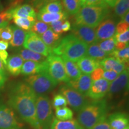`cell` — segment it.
Here are the masks:
<instances>
[{"mask_svg":"<svg viewBox=\"0 0 129 129\" xmlns=\"http://www.w3.org/2000/svg\"><path fill=\"white\" fill-rule=\"evenodd\" d=\"M37 97L26 83L19 82L10 90L8 104L34 129H40L36 115Z\"/></svg>","mask_w":129,"mask_h":129,"instance_id":"obj_1","label":"cell"},{"mask_svg":"<svg viewBox=\"0 0 129 129\" xmlns=\"http://www.w3.org/2000/svg\"><path fill=\"white\" fill-rule=\"evenodd\" d=\"M88 45L73 34H69L61 39L59 43L51 50L56 55L64 57L74 62L87 55Z\"/></svg>","mask_w":129,"mask_h":129,"instance_id":"obj_2","label":"cell"},{"mask_svg":"<svg viewBox=\"0 0 129 129\" xmlns=\"http://www.w3.org/2000/svg\"><path fill=\"white\" fill-rule=\"evenodd\" d=\"M107 103L105 100H96L88 102L78 111L77 121L84 129H90L98 122L106 118Z\"/></svg>","mask_w":129,"mask_h":129,"instance_id":"obj_3","label":"cell"},{"mask_svg":"<svg viewBox=\"0 0 129 129\" xmlns=\"http://www.w3.org/2000/svg\"><path fill=\"white\" fill-rule=\"evenodd\" d=\"M109 13L108 7L83 6L74 14V24L96 28L108 17Z\"/></svg>","mask_w":129,"mask_h":129,"instance_id":"obj_4","label":"cell"},{"mask_svg":"<svg viewBox=\"0 0 129 129\" xmlns=\"http://www.w3.org/2000/svg\"><path fill=\"white\" fill-rule=\"evenodd\" d=\"M25 81L37 96L50 92L58 84L46 72L29 75L25 79Z\"/></svg>","mask_w":129,"mask_h":129,"instance_id":"obj_5","label":"cell"},{"mask_svg":"<svg viewBox=\"0 0 129 129\" xmlns=\"http://www.w3.org/2000/svg\"><path fill=\"white\" fill-rule=\"evenodd\" d=\"M36 115L40 129H50L54 117L50 99L46 95H38L36 99Z\"/></svg>","mask_w":129,"mask_h":129,"instance_id":"obj_6","label":"cell"},{"mask_svg":"<svg viewBox=\"0 0 129 129\" xmlns=\"http://www.w3.org/2000/svg\"><path fill=\"white\" fill-rule=\"evenodd\" d=\"M46 63V72L53 80L58 83L60 82L68 83L69 81V80L66 74L63 63L60 56L51 53L47 57Z\"/></svg>","mask_w":129,"mask_h":129,"instance_id":"obj_7","label":"cell"},{"mask_svg":"<svg viewBox=\"0 0 129 129\" xmlns=\"http://www.w3.org/2000/svg\"><path fill=\"white\" fill-rule=\"evenodd\" d=\"M60 93L66 98L68 105L75 111H80L88 103L86 96L75 91L67 85L61 87Z\"/></svg>","mask_w":129,"mask_h":129,"instance_id":"obj_8","label":"cell"},{"mask_svg":"<svg viewBox=\"0 0 129 129\" xmlns=\"http://www.w3.org/2000/svg\"><path fill=\"white\" fill-rule=\"evenodd\" d=\"M0 129H23L14 111L3 104H0Z\"/></svg>","mask_w":129,"mask_h":129,"instance_id":"obj_9","label":"cell"},{"mask_svg":"<svg viewBox=\"0 0 129 129\" xmlns=\"http://www.w3.org/2000/svg\"><path fill=\"white\" fill-rule=\"evenodd\" d=\"M23 45L25 48L34 51L46 57L51 53V50L44 44L41 38L38 35L30 31L27 32Z\"/></svg>","mask_w":129,"mask_h":129,"instance_id":"obj_10","label":"cell"},{"mask_svg":"<svg viewBox=\"0 0 129 129\" xmlns=\"http://www.w3.org/2000/svg\"><path fill=\"white\" fill-rule=\"evenodd\" d=\"M95 29L96 28L87 26L75 24H73L71 29L72 34L87 45L98 43V40L97 39Z\"/></svg>","mask_w":129,"mask_h":129,"instance_id":"obj_11","label":"cell"},{"mask_svg":"<svg viewBox=\"0 0 129 129\" xmlns=\"http://www.w3.org/2000/svg\"><path fill=\"white\" fill-rule=\"evenodd\" d=\"M98 41H104L114 37L116 33V23L112 19L104 20L95 29Z\"/></svg>","mask_w":129,"mask_h":129,"instance_id":"obj_12","label":"cell"},{"mask_svg":"<svg viewBox=\"0 0 129 129\" xmlns=\"http://www.w3.org/2000/svg\"><path fill=\"white\" fill-rule=\"evenodd\" d=\"M110 83L104 78L92 81L86 96L91 99L101 100L107 94Z\"/></svg>","mask_w":129,"mask_h":129,"instance_id":"obj_13","label":"cell"},{"mask_svg":"<svg viewBox=\"0 0 129 129\" xmlns=\"http://www.w3.org/2000/svg\"><path fill=\"white\" fill-rule=\"evenodd\" d=\"M128 69H125L118 74L117 78L111 82L107 94L109 96L115 95L127 89L128 85Z\"/></svg>","mask_w":129,"mask_h":129,"instance_id":"obj_14","label":"cell"},{"mask_svg":"<svg viewBox=\"0 0 129 129\" xmlns=\"http://www.w3.org/2000/svg\"><path fill=\"white\" fill-rule=\"evenodd\" d=\"M91 83L92 81L90 77V75L81 74L78 78L74 80H69L67 83L66 85L72 89L75 90V91L86 96Z\"/></svg>","mask_w":129,"mask_h":129,"instance_id":"obj_15","label":"cell"},{"mask_svg":"<svg viewBox=\"0 0 129 129\" xmlns=\"http://www.w3.org/2000/svg\"><path fill=\"white\" fill-rule=\"evenodd\" d=\"M9 12L12 18L22 17L28 19L32 22H35L37 19V13L35 9L29 4H23L10 9Z\"/></svg>","mask_w":129,"mask_h":129,"instance_id":"obj_16","label":"cell"},{"mask_svg":"<svg viewBox=\"0 0 129 129\" xmlns=\"http://www.w3.org/2000/svg\"><path fill=\"white\" fill-rule=\"evenodd\" d=\"M100 67L104 71L112 70L118 74H120L127 69V68H128V64L119 62L115 58L109 56L100 62Z\"/></svg>","mask_w":129,"mask_h":129,"instance_id":"obj_17","label":"cell"},{"mask_svg":"<svg viewBox=\"0 0 129 129\" xmlns=\"http://www.w3.org/2000/svg\"><path fill=\"white\" fill-rule=\"evenodd\" d=\"M46 61L43 62H36L33 61H26L23 63L21 72L24 75H35L46 72Z\"/></svg>","mask_w":129,"mask_h":129,"instance_id":"obj_18","label":"cell"},{"mask_svg":"<svg viewBox=\"0 0 129 129\" xmlns=\"http://www.w3.org/2000/svg\"><path fill=\"white\" fill-rule=\"evenodd\" d=\"M108 121L112 129H125L129 127L128 116L123 112L114 113L109 116Z\"/></svg>","mask_w":129,"mask_h":129,"instance_id":"obj_19","label":"cell"},{"mask_svg":"<svg viewBox=\"0 0 129 129\" xmlns=\"http://www.w3.org/2000/svg\"><path fill=\"white\" fill-rule=\"evenodd\" d=\"M81 72L90 75L94 69L100 67V62L85 56L77 63Z\"/></svg>","mask_w":129,"mask_h":129,"instance_id":"obj_20","label":"cell"},{"mask_svg":"<svg viewBox=\"0 0 129 129\" xmlns=\"http://www.w3.org/2000/svg\"><path fill=\"white\" fill-rule=\"evenodd\" d=\"M23 60L19 54L11 56L7 59L6 68L7 71L14 76H17L21 72Z\"/></svg>","mask_w":129,"mask_h":129,"instance_id":"obj_21","label":"cell"},{"mask_svg":"<svg viewBox=\"0 0 129 129\" xmlns=\"http://www.w3.org/2000/svg\"><path fill=\"white\" fill-rule=\"evenodd\" d=\"M50 129H84L76 120L61 121L53 118Z\"/></svg>","mask_w":129,"mask_h":129,"instance_id":"obj_22","label":"cell"},{"mask_svg":"<svg viewBox=\"0 0 129 129\" xmlns=\"http://www.w3.org/2000/svg\"><path fill=\"white\" fill-rule=\"evenodd\" d=\"M69 14L65 11L57 13H38L37 14V20H41L46 23H51L57 20H67Z\"/></svg>","mask_w":129,"mask_h":129,"instance_id":"obj_23","label":"cell"},{"mask_svg":"<svg viewBox=\"0 0 129 129\" xmlns=\"http://www.w3.org/2000/svg\"><path fill=\"white\" fill-rule=\"evenodd\" d=\"M39 37L41 38L44 44L50 48L51 50L59 44L62 39L60 34L53 32L50 28L48 29L47 31Z\"/></svg>","mask_w":129,"mask_h":129,"instance_id":"obj_24","label":"cell"},{"mask_svg":"<svg viewBox=\"0 0 129 129\" xmlns=\"http://www.w3.org/2000/svg\"><path fill=\"white\" fill-rule=\"evenodd\" d=\"M60 57L62 59L66 74L69 80H74L78 78L81 74V72L76 63L69 60L64 57Z\"/></svg>","mask_w":129,"mask_h":129,"instance_id":"obj_25","label":"cell"},{"mask_svg":"<svg viewBox=\"0 0 129 129\" xmlns=\"http://www.w3.org/2000/svg\"><path fill=\"white\" fill-rule=\"evenodd\" d=\"M13 30V37L10 41V44L13 47H20L23 44L27 32L22 29L12 26Z\"/></svg>","mask_w":129,"mask_h":129,"instance_id":"obj_26","label":"cell"},{"mask_svg":"<svg viewBox=\"0 0 129 129\" xmlns=\"http://www.w3.org/2000/svg\"><path fill=\"white\" fill-rule=\"evenodd\" d=\"M19 55L23 60L33 61L36 62H43L46 60L47 57L45 56L32 51L26 48L20 49L18 51Z\"/></svg>","mask_w":129,"mask_h":129,"instance_id":"obj_27","label":"cell"},{"mask_svg":"<svg viewBox=\"0 0 129 129\" xmlns=\"http://www.w3.org/2000/svg\"><path fill=\"white\" fill-rule=\"evenodd\" d=\"M87 55L88 57L94 59L95 60L101 62L106 57H108V54L104 52L101 48L99 47L98 43L90 44L88 46L87 51ZM86 55V56H87Z\"/></svg>","mask_w":129,"mask_h":129,"instance_id":"obj_28","label":"cell"},{"mask_svg":"<svg viewBox=\"0 0 129 129\" xmlns=\"http://www.w3.org/2000/svg\"><path fill=\"white\" fill-rule=\"evenodd\" d=\"M62 4L68 14L74 15L81 7L80 0H62Z\"/></svg>","mask_w":129,"mask_h":129,"instance_id":"obj_29","label":"cell"},{"mask_svg":"<svg viewBox=\"0 0 129 129\" xmlns=\"http://www.w3.org/2000/svg\"><path fill=\"white\" fill-rule=\"evenodd\" d=\"M63 11V7L60 1H56L49 3L42 7L38 13H57Z\"/></svg>","mask_w":129,"mask_h":129,"instance_id":"obj_30","label":"cell"},{"mask_svg":"<svg viewBox=\"0 0 129 129\" xmlns=\"http://www.w3.org/2000/svg\"><path fill=\"white\" fill-rule=\"evenodd\" d=\"M129 0H118L114 6V12L116 15L122 18L128 12Z\"/></svg>","mask_w":129,"mask_h":129,"instance_id":"obj_31","label":"cell"},{"mask_svg":"<svg viewBox=\"0 0 129 129\" xmlns=\"http://www.w3.org/2000/svg\"><path fill=\"white\" fill-rule=\"evenodd\" d=\"M97 43L99 45V47L108 55L116 50L115 40L114 37H112L104 41H98Z\"/></svg>","mask_w":129,"mask_h":129,"instance_id":"obj_32","label":"cell"},{"mask_svg":"<svg viewBox=\"0 0 129 129\" xmlns=\"http://www.w3.org/2000/svg\"><path fill=\"white\" fill-rule=\"evenodd\" d=\"M109 56L115 58L119 62L128 64L129 59V47H127L126 48L120 50H115Z\"/></svg>","mask_w":129,"mask_h":129,"instance_id":"obj_33","label":"cell"},{"mask_svg":"<svg viewBox=\"0 0 129 129\" xmlns=\"http://www.w3.org/2000/svg\"><path fill=\"white\" fill-rule=\"evenodd\" d=\"M55 115L56 118L59 120L66 121L72 119L74 114L71 109L65 106L56 109Z\"/></svg>","mask_w":129,"mask_h":129,"instance_id":"obj_34","label":"cell"},{"mask_svg":"<svg viewBox=\"0 0 129 129\" xmlns=\"http://www.w3.org/2000/svg\"><path fill=\"white\" fill-rule=\"evenodd\" d=\"M49 28L50 26L48 24L44 23L41 20H36L32 25L29 31L33 32L38 36H40Z\"/></svg>","mask_w":129,"mask_h":129,"instance_id":"obj_35","label":"cell"},{"mask_svg":"<svg viewBox=\"0 0 129 129\" xmlns=\"http://www.w3.org/2000/svg\"><path fill=\"white\" fill-rule=\"evenodd\" d=\"M13 22L16 26L24 30H30L32 25L34 22H32L28 19L22 17H14Z\"/></svg>","mask_w":129,"mask_h":129,"instance_id":"obj_36","label":"cell"},{"mask_svg":"<svg viewBox=\"0 0 129 129\" xmlns=\"http://www.w3.org/2000/svg\"><path fill=\"white\" fill-rule=\"evenodd\" d=\"M68 105L67 99L62 94L59 93L54 96L53 99V106L54 109L65 107Z\"/></svg>","mask_w":129,"mask_h":129,"instance_id":"obj_37","label":"cell"},{"mask_svg":"<svg viewBox=\"0 0 129 129\" xmlns=\"http://www.w3.org/2000/svg\"><path fill=\"white\" fill-rule=\"evenodd\" d=\"M13 37V30L12 26H7L1 30L0 33V38L5 41H10Z\"/></svg>","mask_w":129,"mask_h":129,"instance_id":"obj_38","label":"cell"},{"mask_svg":"<svg viewBox=\"0 0 129 129\" xmlns=\"http://www.w3.org/2000/svg\"><path fill=\"white\" fill-rule=\"evenodd\" d=\"M12 19L9 10L1 12L0 13V28H5L9 25V21Z\"/></svg>","mask_w":129,"mask_h":129,"instance_id":"obj_39","label":"cell"},{"mask_svg":"<svg viewBox=\"0 0 129 129\" xmlns=\"http://www.w3.org/2000/svg\"><path fill=\"white\" fill-rule=\"evenodd\" d=\"M116 42L128 44L129 41V30L120 34H115L114 35Z\"/></svg>","mask_w":129,"mask_h":129,"instance_id":"obj_40","label":"cell"},{"mask_svg":"<svg viewBox=\"0 0 129 129\" xmlns=\"http://www.w3.org/2000/svg\"><path fill=\"white\" fill-rule=\"evenodd\" d=\"M81 7L83 6H105L108 7L102 0H80Z\"/></svg>","mask_w":129,"mask_h":129,"instance_id":"obj_41","label":"cell"},{"mask_svg":"<svg viewBox=\"0 0 129 129\" xmlns=\"http://www.w3.org/2000/svg\"><path fill=\"white\" fill-rule=\"evenodd\" d=\"M56 1H59V0H30V2L32 3L34 9L39 11L40 9L44 5Z\"/></svg>","mask_w":129,"mask_h":129,"instance_id":"obj_42","label":"cell"},{"mask_svg":"<svg viewBox=\"0 0 129 129\" xmlns=\"http://www.w3.org/2000/svg\"><path fill=\"white\" fill-rule=\"evenodd\" d=\"M63 21V20H62L51 22V23H50V24L49 25L50 28L51 29H52L53 31L55 32V33H57L58 34L61 35V34L63 33L62 30V25Z\"/></svg>","mask_w":129,"mask_h":129,"instance_id":"obj_43","label":"cell"},{"mask_svg":"<svg viewBox=\"0 0 129 129\" xmlns=\"http://www.w3.org/2000/svg\"><path fill=\"white\" fill-rule=\"evenodd\" d=\"M118 75V74L116 73L114 71H104V74H103L102 78L105 79V80L109 81V83H111V82L113 81L117 78Z\"/></svg>","mask_w":129,"mask_h":129,"instance_id":"obj_44","label":"cell"},{"mask_svg":"<svg viewBox=\"0 0 129 129\" xmlns=\"http://www.w3.org/2000/svg\"><path fill=\"white\" fill-rule=\"evenodd\" d=\"M104 70L102 68L99 67L96 69H94L93 71L91 72L90 77H91V81H94L100 80V79L102 78L103 74H104Z\"/></svg>","mask_w":129,"mask_h":129,"instance_id":"obj_45","label":"cell"},{"mask_svg":"<svg viewBox=\"0 0 129 129\" xmlns=\"http://www.w3.org/2000/svg\"><path fill=\"white\" fill-rule=\"evenodd\" d=\"M90 129H112L109 125L108 119L105 118L103 119L101 121L95 124L94 126H93Z\"/></svg>","mask_w":129,"mask_h":129,"instance_id":"obj_46","label":"cell"},{"mask_svg":"<svg viewBox=\"0 0 129 129\" xmlns=\"http://www.w3.org/2000/svg\"><path fill=\"white\" fill-rule=\"evenodd\" d=\"M129 29V24L125 23L124 21H120L116 25V33L120 34L124 32Z\"/></svg>","mask_w":129,"mask_h":129,"instance_id":"obj_47","label":"cell"},{"mask_svg":"<svg viewBox=\"0 0 129 129\" xmlns=\"http://www.w3.org/2000/svg\"><path fill=\"white\" fill-rule=\"evenodd\" d=\"M71 29V23L68 20H64L62 25V30L63 32H68Z\"/></svg>","mask_w":129,"mask_h":129,"instance_id":"obj_48","label":"cell"},{"mask_svg":"<svg viewBox=\"0 0 129 129\" xmlns=\"http://www.w3.org/2000/svg\"><path fill=\"white\" fill-rule=\"evenodd\" d=\"M9 54L7 51H0V59L2 61L3 64L6 65L7 64V60L8 59Z\"/></svg>","mask_w":129,"mask_h":129,"instance_id":"obj_49","label":"cell"},{"mask_svg":"<svg viewBox=\"0 0 129 129\" xmlns=\"http://www.w3.org/2000/svg\"><path fill=\"white\" fill-rule=\"evenodd\" d=\"M9 44L7 41H5L4 40H0V51H6L9 48Z\"/></svg>","mask_w":129,"mask_h":129,"instance_id":"obj_50","label":"cell"},{"mask_svg":"<svg viewBox=\"0 0 129 129\" xmlns=\"http://www.w3.org/2000/svg\"><path fill=\"white\" fill-rule=\"evenodd\" d=\"M102 2L106 4L108 7H114L118 0H102Z\"/></svg>","mask_w":129,"mask_h":129,"instance_id":"obj_51","label":"cell"},{"mask_svg":"<svg viewBox=\"0 0 129 129\" xmlns=\"http://www.w3.org/2000/svg\"><path fill=\"white\" fill-rule=\"evenodd\" d=\"M6 79H7L6 76H4V75L0 74V93H1V89H2L3 87H4Z\"/></svg>","mask_w":129,"mask_h":129,"instance_id":"obj_52","label":"cell"},{"mask_svg":"<svg viewBox=\"0 0 129 129\" xmlns=\"http://www.w3.org/2000/svg\"><path fill=\"white\" fill-rule=\"evenodd\" d=\"M0 74L4 75V76H6L4 64H3V63L1 60V59H0Z\"/></svg>","mask_w":129,"mask_h":129,"instance_id":"obj_53","label":"cell"},{"mask_svg":"<svg viewBox=\"0 0 129 129\" xmlns=\"http://www.w3.org/2000/svg\"><path fill=\"white\" fill-rule=\"evenodd\" d=\"M128 17H129V13H128V12H127V13L125 14V15L123 16V17H122V21H124V22H125V23L129 24V18Z\"/></svg>","mask_w":129,"mask_h":129,"instance_id":"obj_54","label":"cell"},{"mask_svg":"<svg viewBox=\"0 0 129 129\" xmlns=\"http://www.w3.org/2000/svg\"><path fill=\"white\" fill-rule=\"evenodd\" d=\"M3 9H4V7H3L2 3H1V1H0V13H1V12L3 10Z\"/></svg>","mask_w":129,"mask_h":129,"instance_id":"obj_55","label":"cell"},{"mask_svg":"<svg viewBox=\"0 0 129 129\" xmlns=\"http://www.w3.org/2000/svg\"><path fill=\"white\" fill-rule=\"evenodd\" d=\"M3 28H0V33H1V30H2V29H3Z\"/></svg>","mask_w":129,"mask_h":129,"instance_id":"obj_56","label":"cell"},{"mask_svg":"<svg viewBox=\"0 0 129 129\" xmlns=\"http://www.w3.org/2000/svg\"><path fill=\"white\" fill-rule=\"evenodd\" d=\"M125 129H129V127H127V128H125Z\"/></svg>","mask_w":129,"mask_h":129,"instance_id":"obj_57","label":"cell"}]
</instances>
